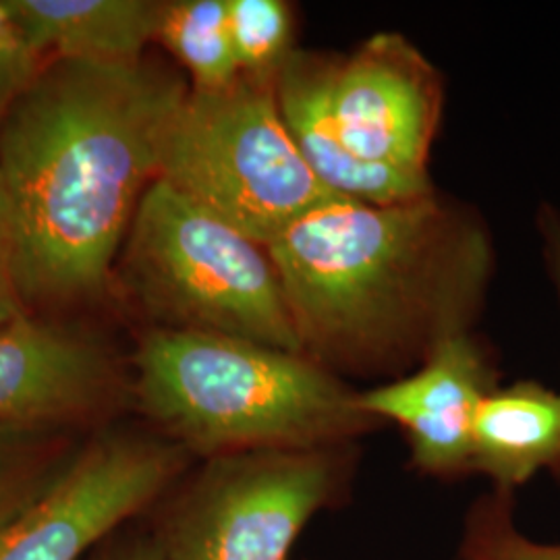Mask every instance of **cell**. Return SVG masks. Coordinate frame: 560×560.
<instances>
[{
	"label": "cell",
	"instance_id": "4",
	"mask_svg": "<svg viewBox=\"0 0 560 560\" xmlns=\"http://www.w3.org/2000/svg\"><path fill=\"white\" fill-rule=\"evenodd\" d=\"M119 279L150 328L226 335L301 353L268 247L162 179L145 191L122 243Z\"/></svg>",
	"mask_w": 560,
	"mask_h": 560
},
{
	"label": "cell",
	"instance_id": "5",
	"mask_svg": "<svg viewBox=\"0 0 560 560\" xmlns=\"http://www.w3.org/2000/svg\"><path fill=\"white\" fill-rule=\"evenodd\" d=\"M275 81L241 75L219 92L189 90L166 133L159 177L261 245L337 198L303 161Z\"/></svg>",
	"mask_w": 560,
	"mask_h": 560
},
{
	"label": "cell",
	"instance_id": "6",
	"mask_svg": "<svg viewBox=\"0 0 560 560\" xmlns=\"http://www.w3.org/2000/svg\"><path fill=\"white\" fill-rule=\"evenodd\" d=\"M351 478V444L219 455L171 501L156 541L166 560H289L307 523L347 501Z\"/></svg>",
	"mask_w": 560,
	"mask_h": 560
},
{
	"label": "cell",
	"instance_id": "3",
	"mask_svg": "<svg viewBox=\"0 0 560 560\" xmlns=\"http://www.w3.org/2000/svg\"><path fill=\"white\" fill-rule=\"evenodd\" d=\"M131 386L141 413L189 457L347 446L378 425L316 361L226 335L148 328Z\"/></svg>",
	"mask_w": 560,
	"mask_h": 560
},
{
	"label": "cell",
	"instance_id": "17",
	"mask_svg": "<svg viewBox=\"0 0 560 560\" xmlns=\"http://www.w3.org/2000/svg\"><path fill=\"white\" fill-rule=\"evenodd\" d=\"M55 432H0V529L34 501L65 465Z\"/></svg>",
	"mask_w": 560,
	"mask_h": 560
},
{
	"label": "cell",
	"instance_id": "11",
	"mask_svg": "<svg viewBox=\"0 0 560 560\" xmlns=\"http://www.w3.org/2000/svg\"><path fill=\"white\" fill-rule=\"evenodd\" d=\"M21 44L38 59L133 62L156 36V0H2Z\"/></svg>",
	"mask_w": 560,
	"mask_h": 560
},
{
	"label": "cell",
	"instance_id": "20",
	"mask_svg": "<svg viewBox=\"0 0 560 560\" xmlns=\"http://www.w3.org/2000/svg\"><path fill=\"white\" fill-rule=\"evenodd\" d=\"M538 229H540L541 243H544V256L548 264V272L557 287L560 300V212H557L555 208H544L540 219H538Z\"/></svg>",
	"mask_w": 560,
	"mask_h": 560
},
{
	"label": "cell",
	"instance_id": "10",
	"mask_svg": "<svg viewBox=\"0 0 560 560\" xmlns=\"http://www.w3.org/2000/svg\"><path fill=\"white\" fill-rule=\"evenodd\" d=\"M96 340L30 312L0 326V432H55L96 420L119 393Z\"/></svg>",
	"mask_w": 560,
	"mask_h": 560
},
{
	"label": "cell",
	"instance_id": "12",
	"mask_svg": "<svg viewBox=\"0 0 560 560\" xmlns=\"http://www.w3.org/2000/svg\"><path fill=\"white\" fill-rule=\"evenodd\" d=\"M332 62L335 57L298 50L275 81L280 115L303 161L337 198L368 203L418 200L345 150L328 101Z\"/></svg>",
	"mask_w": 560,
	"mask_h": 560
},
{
	"label": "cell",
	"instance_id": "13",
	"mask_svg": "<svg viewBox=\"0 0 560 560\" xmlns=\"http://www.w3.org/2000/svg\"><path fill=\"white\" fill-rule=\"evenodd\" d=\"M541 469L559 478L560 393L534 381L497 386L476 416L471 474L515 494Z\"/></svg>",
	"mask_w": 560,
	"mask_h": 560
},
{
	"label": "cell",
	"instance_id": "8",
	"mask_svg": "<svg viewBox=\"0 0 560 560\" xmlns=\"http://www.w3.org/2000/svg\"><path fill=\"white\" fill-rule=\"evenodd\" d=\"M330 115L345 150L413 198L434 194L430 150L442 115L434 65L400 34H376L335 59Z\"/></svg>",
	"mask_w": 560,
	"mask_h": 560
},
{
	"label": "cell",
	"instance_id": "18",
	"mask_svg": "<svg viewBox=\"0 0 560 560\" xmlns=\"http://www.w3.org/2000/svg\"><path fill=\"white\" fill-rule=\"evenodd\" d=\"M11 101V98H9ZM0 101V119L7 102ZM27 314V305L21 298L18 280V258H15V235L11 208L0 179V326Z\"/></svg>",
	"mask_w": 560,
	"mask_h": 560
},
{
	"label": "cell",
	"instance_id": "19",
	"mask_svg": "<svg viewBox=\"0 0 560 560\" xmlns=\"http://www.w3.org/2000/svg\"><path fill=\"white\" fill-rule=\"evenodd\" d=\"M42 62L21 42L0 36V101H9L38 71Z\"/></svg>",
	"mask_w": 560,
	"mask_h": 560
},
{
	"label": "cell",
	"instance_id": "2",
	"mask_svg": "<svg viewBox=\"0 0 560 560\" xmlns=\"http://www.w3.org/2000/svg\"><path fill=\"white\" fill-rule=\"evenodd\" d=\"M301 355L332 374H395L469 330L492 275L483 222L434 194L332 198L270 241Z\"/></svg>",
	"mask_w": 560,
	"mask_h": 560
},
{
	"label": "cell",
	"instance_id": "16",
	"mask_svg": "<svg viewBox=\"0 0 560 560\" xmlns=\"http://www.w3.org/2000/svg\"><path fill=\"white\" fill-rule=\"evenodd\" d=\"M457 560H560V544L525 536L515 521V494L492 488L467 511Z\"/></svg>",
	"mask_w": 560,
	"mask_h": 560
},
{
	"label": "cell",
	"instance_id": "1",
	"mask_svg": "<svg viewBox=\"0 0 560 560\" xmlns=\"http://www.w3.org/2000/svg\"><path fill=\"white\" fill-rule=\"evenodd\" d=\"M189 90L148 57L46 59L7 102L0 179L25 305L104 293Z\"/></svg>",
	"mask_w": 560,
	"mask_h": 560
},
{
	"label": "cell",
	"instance_id": "14",
	"mask_svg": "<svg viewBox=\"0 0 560 560\" xmlns=\"http://www.w3.org/2000/svg\"><path fill=\"white\" fill-rule=\"evenodd\" d=\"M154 42L179 62L194 92H219L241 78L226 0L161 2Z\"/></svg>",
	"mask_w": 560,
	"mask_h": 560
},
{
	"label": "cell",
	"instance_id": "9",
	"mask_svg": "<svg viewBox=\"0 0 560 560\" xmlns=\"http://www.w3.org/2000/svg\"><path fill=\"white\" fill-rule=\"evenodd\" d=\"M499 386L483 347L460 330L434 345L416 372L360 393L361 409L405 432L416 469L432 478L471 474L474 423Z\"/></svg>",
	"mask_w": 560,
	"mask_h": 560
},
{
	"label": "cell",
	"instance_id": "21",
	"mask_svg": "<svg viewBox=\"0 0 560 560\" xmlns=\"http://www.w3.org/2000/svg\"><path fill=\"white\" fill-rule=\"evenodd\" d=\"M92 560H166L156 538L125 540Z\"/></svg>",
	"mask_w": 560,
	"mask_h": 560
},
{
	"label": "cell",
	"instance_id": "7",
	"mask_svg": "<svg viewBox=\"0 0 560 560\" xmlns=\"http://www.w3.org/2000/svg\"><path fill=\"white\" fill-rule=\"evenodd\" d=\"M187 453L162 436L106 432L0 529V560H81L179 480Z\"/></svg>",
	"mask_w": 560,
	"mask_h": 560
},
{
	"label": "cell",
	"instance_id": "15",
	"mask_svg": "<svg viewBox=\"0 0 560 560\" xmlns=\"http://www.w3.org/2000/svg\"><path fill=\"white\" fill-rule=\"evenodd\" d=\"M229 30L243 78L275 81L295 48V11L284 0H226Z\"/></svg>",
	"mask_w": 560,
	"mask_h": 560
}]
</instances>
